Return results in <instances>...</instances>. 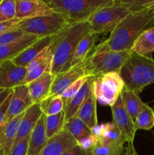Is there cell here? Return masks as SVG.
I'll return each mask as SVG.
<instances>
[{"mask_svg":"<svg viewBox=\"0 0 154 155\" xmlns=\"http://www.w3.org/2000/svg\"><path fill=\"white\" fill-rule=\"evenodd\" d=\"M45 115H42L30 135L27 155H41L47 142Z\"/></svg>","mask_w":154,"mask_h":155,"instance_id":"cell-23","label":"cell"},{"mask_svg":"<svg viewBox=\"0 0 154 155\" xmlns=\"http://www.w3.org/2000/svg\"><path fill=\"white\" fill-rule=\"evenodd\" d=\"M33 104L28 86L21 85L13 89L8 108L0 128L6 125L14 117L24 114Z\"/></svg>","mask_w":154,"mask_h":155,"instance_id":"cell-9","label":"cell"},{"mask_svg":"<svg viewBox=\"0 0 154 155\" xmlns=\"http://www.w3.org/2000/svg\"><path fill=\"white\" fill-rule=\"evenodd\" d=\"M126 146V154L125 155H138L134 148V144H127Z\"/></svg>","mask_w":154,"mask_h":155,"instance_id":"cell-42","label":"cell"},{"mask_svg":"<svg viewBox=\"0 0 154 155\" xmlns=\"http://www.w3.org/2000/svg\"><path fill=\"white\" fill-rule=\"evenodd\" d=\"M24 114L14 117L6 125L0 128V148L5 155H8L14 145Z\"/></svg>","mask_w":154,"mask_h":155,"instance_id":"cell-21","label":"cell"},{"mask_svg":"<svg viewBox=\"0 0 154 155\" xmlns=\"http://www.w3.org/2000/svg\"><path fill=\"white\" fill-rule=\"evenodd\" d=\"M94 78L95 77H89L86 83L81 88V89L64 106L63 111L65 113L66 121L75 116L82 104L84 103V101L88 97V95L91 93Z\"/></svg>","mask_w":154,"mask_h":155,"instance_id":"cell-22","label":"cell"},{"mask_svg":"<svg viewBox=\"0 0 154 155\" xmlns=\"http://www.w3.org/2000/svg\"><path fill=\"white\" fill-rule=\"evenodd\" d=\"M21 22V20L18 19V18H15V19L11 20V21L0 22V35L6 33V32L18 29Z\"/></svg>","mask_w":154,"mask_h":155,"instance_id":"cell-37","label":"cell"},{"mask_svg":"<svg viewBox=\"0 0 154 155\" xmlns=\"http://www.w3.org/2000/svg\"><path fill=\"white\" fill-rule=\"evenodd\" d=\"M98 38V35L89 32L80 40L70 61L69 68L82 64L85 61L95 47V42Z\"/></svg>","mask_w":154,"mask_h":155,"instance_id":"cell-24","label":"cell"},{"mask_svg":"<svg viewBox=\"0 0 154 155\" xmlns=\"http://www.w3.org/2000/svg\"><path fill=\"white\" fill-rule=\"evenodd\" d=\"M11 95L12 93L9 95V97L5 100V102L0 106V127H1V125L2 124L3 121H4V119H5V117L6 113H7L8 108L9 102H10L11 98Z\"/></svg>","mask_w":154,"mask_h":155,"instance_id":"cell-39","label":"cell"},{"mask_svg":"<svg viewBox=\"0 0 154 155\" xmlns=\"http://www.w3.org/2000/svg\"><path fill=\"white\" fill-rule=\"evenodd\" d=\"M54 77L51 72L45 73L27 85L33 104H41L46 99L51 91Z\"/></svg>","mask_w":154,"mask_h":155,"instance_id":"cell-18","label":"cell"},{"mask_svg":"<svg viewBox=\"0 0 154 155\" xmlns=\"http://www.w3.org/2000/svg\"><path fill=\"white\" fill-rule=\"evenodd\" d=\"M91 32L88 21L68 25L57 33L53 41L51 74L54 76L69 69V64L79 42Z\"/></svg>","mask_w":154,"mask_h":155,"instance_id":"cell-2","label":"cell"},{"mask_svg":"<svg viewBox=\"0 0 154 155\" xmlns=\"http://www.w3.org/2000/svg\"><path fill=\"white\" fill-rule=\"evenodd\" d=\"M51 44L49 46L46 47L27 67V75H26L25 79H24L21 85L27 86L45 73L51 72V67H52L53 61V52Z\"/></svg>","mask_w":154,"mask_h":155,"instance_id":"cell-12","label":"cell"},{"mask_svg":"<svg viewBox=\"0 0 154 155\" xmlns=\"http://www.w3.org/2000/svg\"><path fill=\"white\" fill-rule=\"evenodd\" d=\"M27 73V68L18 66L12 61L0 64V89H13L21 86Z\"/></svg>","mask_w":154,"mask_h":155,"instance_id":"cell-14","label":"cell"},{"mask_svg":"<svg viewBox=\"0 0 154 155\" xmlns=\"http://www.w3.org/2000/svg\"><path fill=\"white\" fill-rule=\"evenodd\" d=\"M92 133L96 136L98 142L103 145H125L126 143L120 130L113 121L98 125L92 130Z\"/></svg>","mask_w":154,"mask_h":155,"instance_id":"cell-16","label":"cell"},{"mask_svg":"<svg viewBox=\"0 0 154 155\" xmlns=\"http://www.w3.org/2000/svg\"><path fill=\"white\" fill-rule=\"evenodd\" d=\"M153 24L154 7L131 12L118 24L105 41L95 46L105 51H131L137 37L153 27Z\"/></svg>","mask_w":154,"mask_h":155,"instance_id":"cell-1","label":"cell"},{"mask_svg":"<svg viewBox=\"0 0 154 155\" xmlns=\"http://www.w3.org/2000/svg\"><path fill=\"white\" fill-rule=\"evenodd\" d=\"M110 107H111L113 122L120 130L121 133L126 141V143L134 144L137 130L134 128V120L131 119L124 107L121 95L119 97L116 103Z\"/></svg>","mask_w":154,"mask_h":155,"instance_id":"cell-11","label":"cell"},{"mask_svg":"<svg viewBox=\"0 0 154 155\" xmlns=\"http://www.w3.org/2000/svg\"><path fill=\"white\" fill-rule=\"evenodd\" d=\"M89 77H81L79 80H75L74 83H72L66 90L64 91L63 94L60 95V98H62L63 101V104H64V106L70 101L71 98L79 92V91L81 89V88L82 87L83 85L86 83V81L88 80Z\"/></svg>","mask_w":154,"mask_h":155,"instance_id":"cell-33","label":"cell"},{"mask_svg":"<svg viewBox=\"0 0 154 155\" xmlns=\"http://www.w3.org/2000/svg\"><path fill=\"white\" fill-rule=\"evenodd\" d=\"M30 136H27L22 141L19 142L18 143L15 144L12 148L11 151L9 153L8 155H27V148H28L29 140H30Z\"/></svg>","mask_w":154,"mask_h":155,"instance_id":"cell-36","label":"cell"},{"mask_svg":"<svg viewBox=\"0 0 154 155\" xmlns=\"http://www.w3.org/2000/svg\"><path fill=\"white\" fill-rule=\"evenodd\" d=\"M76 145V140L63 129L58 134L47 139L41 155H62Z\"/></svg>","mask_w":154,"mask_h":155,"instance_id":"cell-15","label":"cell"},{"mask_svg":"<svg viewBox=\"0 0 154 155\" xmlns=\"http://www.w3.org/2000/svg\"><path fill=\"white\" fill-rule=\"evenodd\" d=\"M152 110H153V113H154V101H153V107H152ZM154 134V133H153Z\"/></svg>","mask_w":154,"mask_h":155,"instance_id":"cell-45","label":"cell"},{"mask_svg":"<svg viewBox=\"0 0 154 155\" xmlns=\"http://www.w3.org/2000/svg\"><path fill=\"white\" fill-rule=\"evenodd\" d=\"M125 89L140 94L146 86L154 83V59L131 52L119 71Z\"/></svg>","mask_w":154,"mask_h":155,"instance_id":"cell-3","label":"cell"},{"mask_svg":"<svg viewBox=\"0 0 154 155\" xmlns=\"http://www.w3.org/2000/svg\"><path fill=\"white\" fill-rule=\"evenodd\" d=\"M0 155H5L4 154V152H3V151L2 150V148H0Z\"/></svg>","mask_w":154,"mask_h":155,"instance_id":"cell-44","label":"cell"},{"mask_svg":"<svg viewBox=\"0 0 154 155\" xmlns=\"http://www.w3.org/2000/svg\"><path fill=\"white\" fill-rule=\"evenodd\" d=\"M24 35H25V33L22 30H20L19 28L6 32L3 34L0 35V45H5V44L16 42L17 40L23 37Z\"/></svg>","mask_w":154,"mask_h":155,"instance_id":"cell-35","label":"cell"},{"mask_svg":"<svg viewBox=\"0 0 154 155\" xmlns=\"http://www.w3.org/2000/svg\"><path fill=\"white\" fill-rule=\"evenodd\" d=\"M54 13V10L47 1L17 0L16 18L21 21L51 15Z\"/></svg>","mask_w":154,"mask_h":155,"instance_id":"cell-13","label":"cell"},{"mask_svg":"<svg viewBox=\"0 0 154 155\" xmlns=\"http://www.w3.org/2000/svg\"><path fill=\"white\" fill-rule=\"evenodd\" d=\"M84 155H94L93 151H92V149L85 150V151Z\"/></svg>","mask_w":154,"mask_h":155,"instance_id":"cell-43","label":"cell"},{"mask_svg":"<svg viewBox=\"0 0 154 155\" xmlns=\"http://www.w3.org/2000/svg\"><path fill=\"white\" fill-rule=\"evenodd\" d=\"M55 36L40 38L33 45L23 51L12 60L14 64L22 68H27L46 47L49 46L54 41Z\"/></svg>","mask_w":154,"mask_h":155,"instance_id":"cell-20","label":"cell"},{"mask_svg":"<svg viewBox=\"0 0 154 155\" xmlns=\"http://www.w3.org/2000/svg\"><path fill=\"white\" fill-rule=\"evenodd\" d=\"M124 89L125 83L119 71L95 77L92 84V93L97 102L110 107L116 103Z\"/></svg>","mask_w":154,"mask_h":155,"instance_id":"cell-7","label":"cell"},{"mask_svg":"<svg viewBox=\"0 0 154 155\" xmlns=\"http://www.w3.org/2000/svg\"><path fill=\"white\" fill-rule=\"evenodd\" d=\"M94 155H125V145H107L98 143L92 148Z\"/></svg>","mask_w":154,"mask_h":155,"instance_id":"cell-31","label":"cell"},{"mask_svg":"<svg viewBox=\"0 0 154 155\" xmlns=\"http://www.w3.org/2000/svg\"><path fill=\"white\" fill-rule=\"evenodd\" d=\"M17 0H1L0 22L11 21L16 18Z\"/></svg>","mask_w":154,"mask_h":155,"instance_id":"cell-32","label":"cell"},{"mask_svg":"<svg viewBox=\"0 0 154 155\" xmlns=\"http://www.w3.org/2000/svg\"><path fill=\"white\" fill-rule=\"evenodd\" d=\"M63 107H64V104L60 97H57L44 105H41L43 114L45 116H51V115L57 114L60 112L63 111Z\"/></svg>","mask_w":154,"mask_h":155,"instance_id":"cell-34","label":"cell"},{"mask_svg":"<svg viewBox=\"0 0 154 155\" xmlns=\"http://www.w3.org/2000/svg\"><path fill=\"white\" fill-rule=\"evenodd\" d=\"M42 115L43 111L41 108L40 104H33L24 112V117L20 124L14 145L31 135Z\"/></svg>","mask_w":154,"mask_h":155,"instance_id":"cell-17","label":"cell"},{"mask_svg":"<svg viewBox=\"0 0 154 155\" xmlns=\"http://www.w3.org/2000/svg\"><path fill=\"white\" fill-rule=\"evenodd\" d=\"M47 2L72 25L88 21L95 12L113 5L114 0H49Z\"/></svg>","mask_w":154,"mask_h":155,"instance_id":"cell-4","label":"cell"},{"mask_svg":"<svg viewBox=\"0 0 154 155\" xmlns=\"http://www.w3.org/2000/svg\"><path fill=\"white\" fill-rule=\"evenodd\" d=\"M131 51H115L94 48L82 63L86 77H97L119 71L131 55Z\"/></svg>","mask_w":154,"mask_h":155,"instance_id":"cell-5","label":"cell"},{"mask_svg":"<svg viewBox=\"0 0 154 155\" xmlns=\"http://www.w3.org/2000/svg\"><path fill=\"white\" fill-rule=\"evenodd\" d=\"M85 76V74L82 64L72 67L65 72L56 75L54 77L50 93L48 94L46 99L41 103L40 105H44L53 98L60 97L72 83Z\"/></svg>","mask_w":154,"mask_h":155,"instance_id":"cell-10","label":"cell"},{"mask_svg":"<svg viewBox=\"0 0 154 155\" xmlns=\"http://www.w3.org/2000/svg\"><path fill=\"white\" fill-rule=\"evenodd\" d=\"M66 124L64 111L51 116H45V127L47 139L53 137L63 130Z\"/></svg>","mask_w":154,"mask_h":155,"instance_id":"cell-29","label":"cell"},{"mask_svg":"<svg viewBox=\"0 0 154 155\" xmlns=\"http://www.w3.org/2000/svg\"><path fill=\"white\" fill-rule=\"evenodd\" d=\"M84 150H83L79 145H76L75 146H74L73 148L69 149V151H67L66 152H65L64 154H63L62 155H84Z\"/></svg>","mask_w":154,"mask_h":155,"instance_id":"cell-40","label":"cell"},{"mask_svg":"<svg viewBox=\"0 0 154 155\" xmlns=\"http://www.w3.org/2000/svg\"><path fill=\"white\" fill-rule=\"evenodd\" d=\"M98 142V139H97L96 136L92 133V135H91V136H88V137L79 141V142H77V144H78V145H79L84 151H85V150L92 149V148H93Z\"/></svg>","mask_w":154,"mask_h":155,"instance_id":"cell-38","label":"cell"},{"mask_svg":"<svg viewBox=\"0 0 154 155\" xmlns=\"http://www.w3.org/2000/svg\"><path fill=\"white\" fill-rule=\"evenodd\" d=\"M39 39L40 38L33 35L25 34L16 42L0 45V64L8 61H12Z\"/></svg>","mask_w":154,"mask_h":155,"instance_id":"cell-19","label":"cell"},{"mask_svg":"<svg viewBox=\"0 0 154 155\" xmlns=\"http://www.w3.org/2000/svg\"><path fill=\"white\" fill-rule=\"evenodd\" d=\"M12 92H13V89H5L0 92V106L5 101L9 95L12 93Z\"/></svg>","mask_w":154,"mask_h":155,"instance_id":"cell-41","label":"cell"},{"mask_svg":"<svg viewBox=\"0 0 154 155\" xmlns=\"http://www.w3.org/2000/svg\"><path fill=\"white\" fill-rule=\"evenodd\" d=\"M134 128L137 130H150L154 127V113L152 108L146 105L140 112L134 121Z\"/></svg>","mask_w":154,"mask_h":155,"instance_id":"cell-30","label":"cell"},{"mask_svg":"<svg viewBox=\"0 0 154 155\" xmlns=\"http://www.w3.org/2000/svg\"><path fill=\"white\" fill-rule=\"evenodd\" d=\"M131 12L120 0H114L113 5L98 11L88 20L91 32L98 36L111 33Z\"/></svg>","mask_w":154,"mask_h":155,"instance_id":"cell-6","label":"cell"},{"mask_svg":"<svg viewBox=\"0 0 154 155\" xmlns=\"http://www.w3.org/2000/svg\"><path fill=\"white\" fill-rule=\"evenodd\" d=\"M134 54L144 57H152L154 51V26L143 31L137 37L131 48Z\"/></svg>","mask_w":154,"mask_h":155,"instance_id":"cell-26","label":"cell"},{"mask_svg":"<svg viewBox=\"0 0 154 155\" xmlns=\"http://www.w3.org/2000/svg\"><path fill=\"white\" fill-rule=\"evenodd\" d=\"M121 98L125 110L134 121L140 112L147 105L141 100L140 94L134 91L124 89L121 94Z\"/></svg>","mask_w":154,"mask_h":155,"instance_id":"cell-27","label":"cell"},{"mask_svg":"<svg viewBox=\"0 0 154 155\" xmlns=\"http://www.w3.org/2000/svg\"><path fill=\"white\" fill-rule=\"evenodd\" d=\"M68 25L61 15L54 12L51 15L21 21L19 29L25 34L44 38L55 36Z\"/></svg>","mask_w":154,"mask_h":155,"instance_id":"cell-8","label":"cell"},{"mask_svg":"<svg viewBox=\"0 0 154 155\" xmlns=\"http://www.w3.org/2000/svg\"><path fill=\"white\" fill-rule=\"evenodd\" d=\"M2 91H3V90H1V89H0V92H2Z\"/></svg>","mask_w":154,"mask_h":155,"instance_id":"cell-46","label":"cell"},{"mask_svg":"<svg viewBox=\"0 0 154 155\" xmlns=\"http://www.w3.org/2000/svg\"><path fill=\"white\" fill-rule=\"evenodd\" d=\"M152 155H154V151H153V154H152Z\"/></svg>","mask_w":154,"mask_h":155,"instance_id":"cell-47","label":"cell"},{"mask_svg":"<svg viewBox=\"0 0 154 155\" xmlns=\"http://www.w3.org/2000/svg\"><path fill=\"white\" fill-rule=\"evenodd\" d=\"M75 116L82 120L91 130L98 125L97 117V100L92 92L82 104Z\"/></svg>","mask_w":154,"mask_h":155,"instance_id":"cell-25","label":"cell"},{"mask_svg":"<svg viewBox=\"0 0 154 155\" xmlns=\"http://www.w3.org/2000/svg\"><path fill=\"white\" fill-rule=\"evenodd\" d=\"M0 2H1V0H0Z\"/></svg>","mask_w":154,"mask_h":155,"instance_id":"cell-48","label":"cell"},{"mask_svg":"<svg viewBox=\"0 0 154 155\" xmlns=\"http://www.w3.org/2000/svg\"><path fill=\"white\" fill-rule=\"evenodd\" d=\"M64 130L70 133L77 142L92 135V130L76 116L66 121Z\"/></svg>","mask_w":154,"mask_h":155,"instance_id":"cell-28","label":"cell"}]
</instances>
